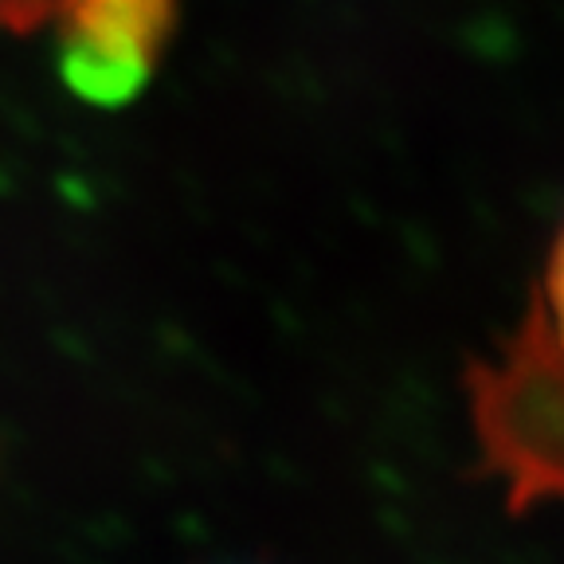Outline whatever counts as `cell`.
I'll use <instances>...</instances> for the list:
<instances>
[{
    "instance_id": "6da1fadb",
    "label": "cell",
    "mask_w": 564,
    "mask_h": 564,
    "mask_svg": "<svg viewBox=\"0 0 564 564\" xmlns=\"http://www.w3.org/2000/svg\"><path fill=\"white\" fill-rule=\"evenodd\" d=\"M561 231L545 247L521 322L490 357L467 361L470 427L482 475L506 486V506L525 513L561 494Z\"/></svg>"
},
{
    "instance_id": "7a4b0ae2",
    "label": "cell",
    "mask_w": 564,
    "mask_h": 564,
    "mask_svg": "<svg viewBox=\"0 0 564 564\" xmlns=\"http://www.w3.org/2000/svg\"><path fill=\"white\" fill-rule=\"evenodd\" d=\"M181 0H63L55 12L59 79L98 110L145 95L173 44Z\"/></svg>"
},
{
    "instance_id": "3957f363",
    "label": "cell",
    "mask_w": 564,
    "mask_h": 564,
    "mask_svg": "<svg viewBox=\"0 0 564 564\" xmlns=\"http://www.w3.org/2000/svg\"><path fill=\"white\" fill-rule=\"evenodd\" d=\"M63 9V0H0V35H28L44 28Z\"/></svg>"
}]
</instances>
